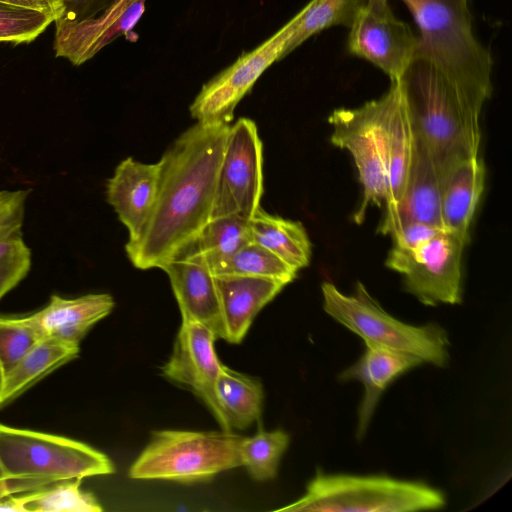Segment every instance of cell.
<instances>
[{
  "instance_id": "d6986e66",
  "label": "cell",
  "mask_w": 512,
  "mask_h": 512,
  "mask_svg": "<svg viewBox=\"0 0 512 512\" xmlns=\"http://www.w3.org/2000/svg\"><path fill=\"white\" fill-rule=\"evenodd\" d=\"M443 177L426 147L414 137L412 162L395 220L388 232L393 236L408 223L443 228L441 193Z\"/></svg>"
},
{
  "instance_id": "cb8c5ba5",
  "label": "cell",
  "mask_w": 512,
  "mask_h": 512,
  "mask_svg": "<svg viewBox=\"0 0 512 512\" xmlns=\"http://www.w3.org/2000/svg\"><path fill=\"white\" fill-rule=\"evenodd\" d=\"M249 225L253 242L268 249L297 271L309 265L311 242L301 222L271 215L260 207Z\"/></svg>"
},
{
  "instance_id": "277c9868",
  "label": "cell",
  "mask_w": 512,
  "mask_h": 512,
  "mask_svg": "<svg viewBox=\"0 0 512 512\" xmlns=\"http://www.w3.org/2000/svg\"><path fill=\"white\" fill-rule=\"evenodd\" d=\"M444 505L443 493L421 482L387 476L325 474L318 470L306 493L277 511L408 512Z\"/></svg>"
},
{
  "instance_id": "ba28073f",
  "label": "cell",
  "mask_w": 512,
  "mask_h": 512,
  "mask_svg": "<svg viewBox=\"0 0 512 512\" xmlns=\"http://www.w3.org/2000/svg\"><path fill=\"white\" fill-rule=\"evenodd\" d=\"M468 239L442 228L414 248L393 245L385 265L403 275L405 290L424 305L459 304L462 256Z\"/></svg>"
},
{
  "instance_id": "7402d4cb",
  "label": "cell",
  "mask_w": 512,
  "mask_h": 512,
  "mask_svg": "<svg viewBox=\"0 0 512 512\" xmlns=\"http://www.w3.org/2000/svg\"><path fill=\"white\" fill-rule=\"evenodd\" d=\"M485 165L479 156L463 160L443 176L441 222L444 229L468 231L484 190Z\"/></svg>"
},
{
  "instance_id": "5b68a950",
  "label": "cell",
  "mask_w": 512,
  "mask_h": 512,
  "mask_svg": "<svg viewBox=\"0 0 512 512\" xmlns=\"http://www.w3.org/2000/svg\"><path fill=\"white\" fill-rule=\"evenodd\" d=\"M321 289L325 312L365 344L412 354L439 367L446 365L449 340L439 325L413 326L394 318L361 282H357L352 295L343 294L330 282L322 283Z\"/></svg>"
},
{
  "instance_id": "6da1fadb",
  "label": "cell",
  "mask_w": 512,
  "mask_h": 512,
  "mask_svg": "<svg viewBox=\"0 0 512 512\" xmlns=\"http://www.w3.org/2000/svg\"><path fill=\"white\" fill-rule=\"evenodd\" d=\"M230 124L195 125L161 157L155 203L141 233L125 250L139 269L159 268L196 238L211 219Z\"/></svg>"
},
{
  "instance_id": "f35d334b",
  "label": "cell",
  "mask_w": 512,
  "mask_h": 512,
  "mask_svg": "<svg viewBox=\"0 0 512 512\" xmlns=\"http://www.w3.org/2000/svg\"><path fill=\"white\" fill-rule=\"evenodd\" d=\"M67 5V10L75 3L76 0H64Z\"/></svg>"
},
{
  "instance_id": "f546056e",
  "label": "cell",
  "mask_w": 512,
  "mask_h": 512,
  "mask_svg": "<svg viewBox=\"0 0 512 512\" xmlns=\"http://www.w3.org/2000/svg\"><path fill=\"white\" fill-rule=\"evenodd\" d=\"M297 272L268 249L250 242L238 250L214 275L262 277L287 285L296 278Z\"/></svg>"
},
{
  "instance_id": "e575fe53",
  "label": "cell",
  "mask_w": 512,
  "mask_h": 512,
  "mask_svg": "<svg viewBox=\"0 0 512 512\" xmlns=\"http://www.w3.org/2000/svg\"><path fill=\"white\" fill-rule=\"evenodd\" d=\"M57 481L61 480L42 475L9 476L0 479V499L12 494L37 490Z\"/></svg>"
},
{
  "instance_id": "8992f818",
  "label": "cell",
  "mask_w": 512,
  "mask_h": 512,
  "mask_svg": "<svg viewBox=\"0 0 512 512\" xmlns=\"http://www.w3.org/2000/svg\"><path fill=\"white\" fill-rule=\"evenodd\" d=\"M241 440L242 436L233 431H156L131 465L129 477L180 483L206 481L220 472L242 466Z\"/></svg>"
},
{
  "instance_id": "1f68e13d",
  "label": "cell",
  "mask_w": 512,
  "mask_h": 512,
  "mask_svg": "<svg viewBox=\"0 0 512 512\" xmlns=\"http://www.w3.org/2000/svg\"><path fill=\"white\" fill-rule=\"evenodd\" d=\"M53 22L43 12L0 3V43H30Z\"/></svg>"
},
{
  "instance_id": "484cf974",
  "label": "cell",
  "mask_w": 512,
  "mask_h": 512,
  "mask_svg": "<svg viewBox=\"0 0 512 512\" xmlns=\"http://www.w3.org/2000/svg\"><path fill=\"white\" fill-rule=\"evenodd\" d=\"M249 221L236 215L210 219L183 249L199 255L215 274L238 250L253 242Z\"/></svg>"
},
{
  "instance_id": "8fae6325",
  "label": "cell",
  "mask_w": 512,
  "mask_h": 512,
  "mask_svg": "<svg viewBox=\"0 0 512 512\" xmlns=\"http://www.w3.org/2000/svg\"><path fill=\"white\" fill-rule=\"evenodd\" d=\"M347 50L397 81L416 55L418 36L397 18L388 1L364 0L350 26Z\"/></svg>"
},
{
  "instance_id": "d4e9b609",
  "label": "cell",
  "mask_w": 512,
  "mask_h": 512,
  "mask_svg": "<svg viewBox=\"0 0 512 512\" xmlns=\"http://www.w3.org/2000/svg\"><path fill=\"white\" fill-rule=\"evenodd\" d=\"M82 479H66L46 487L0 499V512H100L101 504L81 489Z\"/></svg>"
},
{
  "instance_id": "8d00e7d4",
  "label": "cell",
  "mask_w": 512,
  "mask_h": 512,
  "mask_svg": "<svg viewBox=\"0 0 512 512\" xmlns=\"http://www.w3.org/2000/svg\"><path fill=\"white\" fill-rule=\"evenodd\" d=\"M113 1L114 0H76L69 8L71 13L66 14L78 18L93 16L102 11Z\"/></svg>"
},
{
  "instance_id": "7a4b0ae2",
  "label": "cell",
  "mask_w": 512,
  "mask_h": 512,
  "mask_svg": "<svg viewBox=\"0 0 512 512\" xmlns=\"http://www.w3.org/2000/svg\"><path fill=\"white\" fill-rule=\"evenodd\" d=\"M397 83L414 137L442 176L457 163L478 156L481 104L423 57L415 56Z\"/></svg>"
},
{
  "instance_id": "4dcf8cb0",
  "label": "cell",
  "mask_w": 512,
  "mask_h": 512,
  "mask_svg": "<svg viewBox=\"0 0 512 512\" xmlns=\"http://www.w3.org/2000/svg\"><path fill=\"white\" fill-rule=\"evenodd\" d=\"M42 337L22 317H0V384Z\"/></svg>"
},
{
  "instance_id": "83f0119b",
  "label": "cell",
  "mask_w": 512,
  "mask_h": 512,
  "mask_svg": "<svg viewBox=\"0 0 512 512\" xmlns=\"http://www.w3.org/2000/svg\"><path fill=\"white\" fill-rule=\"evenodd\" d=\"M363 0H311L294 17V31L286 42L281 59L311 36L333 26L350 28Z\"/></svg>"
},
{
  "instance_id": "603a6c76",
  "label": "cell",
  "mask_w": 512,
  "mask_h": 512,
  "mask_svg": "<svg viewBox=\"0 0 512 512\" xmlns=\"http://www.w3.org/2000/svg\"><path fill=\"white\" fill-rule=\"evenodd\" d=\"M79 345L44 339L32 348L0 384V408L8 405L62 365L74 360Z\"/></svg>"
},
{
  "instance_id": "4316f807",
  "label": "cell",
  "mask_w": 512,
  "mask_h": 512,
  "mask_svg": "<svg viewBox=\"0 0 512 512\" xmlns=\"http://www.w3.org/2000/svg\"><path fill=\"white\" fill-rule=\"evenodd\" d=\"M216 395L231 431L247 428L261 415L263 389L260 382L224 365L216 382Z\"/></svg>"
},
{
  "instance_id": "d590c367",
  "label": "cell",
  "mask_w": 512,
  "mask_h": 512,
  "mask_svg": "<svg viewBox=\"0 0 512 512\" xmlns=\"http://www.w3.org/2000/svg\"><path fill=\"white\" fill-rule=\"evenodd\" d=\"M0 3L43 12L57 21L67 13L64 0H0Z\"/></svg>"
},
{
  "instance_id": "5bb4252c",
  "label": "cell",
  "mask_w": 512,
  "mask_h": 512,
  "mask_svg": "<svg viewBox=\"0 0 512 512\" xmlns=\"http://www.w3.org/2000/svg\"><path fill=\"white\" fill-rule=\"evenodd\" d=\"M146 1L114 0L89 17L65 14L55 21V56L74 66L84 64L116 38L133 30L145 11Z\"/></svg>"
},
{
  "instance_id": "f1b7e54d",
  "label": "cell",
  "mask_w": 512,
  "mask_h": 512,
  "mask_svg": "<svg viewBox=\"0 0 512 512\" xmlns=\"http://www.w3.org/2000/svg\"><path fill=\"white\" fill-rule=\"evenodd\" d=\"M289 445V435L282 430H259L252 437H242L239 451L241 464L256 481L273 479L279 461Z\"/></svg>"
},
{
  "instance_id": "ac0fdd59",
  "label": "cell",
  "mask_w": 512,
  "mask_h": 512,
  "mask_svg": "<svg viewBox=\"0 0 512 512\" xmlns=\"http://www.w3.org/2000/svg\"><path fill=\"white\" fill-rule=\"evenodd\" d=\"M110 294H86L76 298L52 295L39 311L24 316L42 339L79 345L90 328L114 308Z\"/></svg>"
},
{
  "instance_id": "3957f363",
  "label": "cell",
  "mask_w": 512,
  "mask_h": 512,
  "mask_svg": "<svg viewBox=\"0 0 512 512\" xmlns=\"http://www.w3.org/2000/svg\"><path fill=\"white\" fill-rule=\"evenodd\" d=\"M401 1L419 29L415 56L429 60L483 106L493 91V59L474 34L469 0Z\"/></svg>"
},
{
  "instance_id": "44dd1931",
  "label": "cell",
  "mask_w": 512,
  "mask_h": 512,
  "mask_svg": "<svg viewBox=\"0 0 512 512\" xmlns=\"http://www.w3.org/2000/svg\"><path fill=\"white\" fill-rule=\"evenodd\" d=\"M421 363L422 359L415 355L366 344L361 358L340 374L341 380L356 379L365 387L359 408L358 440L364 436L382 392L399 375Z\"/></svg>"
},
{
  "instance_id": "e0dca14e",
  "label": "cell",
  "mask_w": 512,
  "mask_h": 512,
  "mask_svg": "<svg viewBox=\"0 0 512 512\" xmlns=\"http://www.w3.org/2000/svg\"><path fill=\"white\" fill-rule=\"evenodd\" d=\"M160 161L146 164L128 157L116 167L107 182V201L134 241L153 209L160 176Z\"/></svg>"
},
{
  "instance_id": "7c38bea8",
  "label": "cell",
  "mask_w": 512,
  "mask_h": 512,
  "mask_svg": "<svg viewBox=\"0 0 512 512\" xmlns=\"http://www.w3.org/2000/svg\"><path fill=\"white\" fill-rule=\"evenodd\" d=\"M328 122L333 127L331 143L350 152L363 186L362 202L354 215V221L360 224L371 204L381 207L388 198L382 142L365 104L357 108L336 109L328 117Z\"/></svg>"
},
{
  "instance_id": "d6a6232c",
  "label": "cell",
  "mask_w": 512,
  "mask_h": 512,
  "mask_svg": "<svg viewBox=\"0 0 512 512\" xmlns=\"http://www.w3.org/2000/svg\"><path fill=\"white\" fill-rule=\"evenodd\" d=\"M30 189L0 190V257L24 241L23 225Z\"/></svg>"
},
{
  "instance_id": "4fadbf2b",
  "label": "cell",
  "mask_w": 512,
  "mask_h": 512,
  "mask_svg": "<svg viewBox=\"0 0 512 512\" xmlns=\"http://www.w3.org/2000/svg\"><path fill=\"white\" fill-rule=\"evenodd\" d=\"M365 105L381 139L386 161L388 198L378 232L388 235L405 190L414 150V134L397 81L390 82L384 95Z\"/></svg>"
},
{
  "instance_id": "9a60e30c",
  "label": "cell",
  "mask_w": 512,
  "mask_h": 512,
  "mask_svg": "<svg viewBox=\"0 0 512 512\" xmlns=\"http://www.w3.org/2000/svg\"><path fill=\"white\" fill-rule=\"evenodd\" d=\"M216 339L201 323L182 319L173 352L161 370L165 377L189 387L211 410L222 430L231 432L216 395L222 368L214 348Z\"/></svg>"
},
{
  "instance_id": "52a82bcc",
  "label": "cell",
  "mask_w": 512,
  "mask_h": 512,
  "mask_svg": "<svg viewBox=\"0 0 512 512\" xmlns=\"http://www.w3.org/2000/svg\"><path fill=\"white\" fill-rule=\"evenodd\" d=\"M0 462L8 476L42 475L83 479L114 472L101 451L83 442L0 424Z\"/></svg>"
},
{
  "instance_id": "ffe728a7",
  "label": "cell",
  "mask_w": 512,
  "mask_h": 512,
  "mask_svg": "<svg viewBox=\"0 0 512 512\" xmlns=\"http://www.w3.org/2000/svg\"><path fill=\"white\" fill-rule=\"evenodd\" d=\"M215 283L225 340L232 344L243 340L257 313L286 286L277 280L242 275H216Z\"/></svg>"
},
{
  "instance_id": "9c48e42d",
  "label": "cell",
  "mask_w": 512,
  "mask_h": 512,
  "mask_svg": "<svg viewBox=\"0 0 512 512\" xmlns=\"http://www.w3.org/2000/svg\"><path fill=\"white\" fill-rule=\"evenodd\" d=\"M262 151L253 120L239 118L230 125L218 171L211 219L236 215L250 220L260 208Z\"/></svg>"
},
{
  "instance_id": "836d02e7",
  "label": "cell",
  "mask_w": 512,
  "mask_h": 512,
  "mask_svg": "<svg viewBox=\"0 0 512 512\" xmlns=\"http://www.w3.org/2000/svg\"><path fill=\"white\" fill-rule=\"evenodd\" d=\"M31 265L32 252L25 241L0 257V300L27 276Z\"/></svg>"
},
{
  "instance_id": "74e56055",
  "label": "cell",
  "mask_w": 512,
  "mask_h": 512,
  "mask_svg": "<svg viewBox=\"0 0 512 512\" xmlns=\"http://www.w3.org/2000/svg\"><path fill=\"white\" fill-rule=\"evenodd\" d=\"M6 477H9V476L6 474L2 464L0 462V479L6 478Z\"/></svg>"
},
{
  "instance_id": "2e32d148",
  "label": "cell",
  "mask_w": 512,
  "mask_h": 512,
  "mask_svg": "<svg viewBox=\"0 0 512 512\" xmlns=\"http://www.w3.org/2000/svg\"><path fill=\"white\" fill-rule=\"evenodd\" d=\"M159 268L169 277L182 319L201 323L225 340L215 276L202 258L183 249Z\"/></svg>"
},
{
  "instance_id": "30bf717a",
  "label": "cell",
  "mask_w": 512,
  "mask_h": 512,
  "mask_svg": "<svg viewBox=\"0 0 512 512\" xmlns=\"http://www.w3.org/2000/svg\"><path fill=\"white\" fill-rule=\"evenodd\" d=\"M294 31L292 18L276 33L205 83L190 105L191 116L203 124H230L239 101L276 61Z\"/></svg>"
}]
</instances>
